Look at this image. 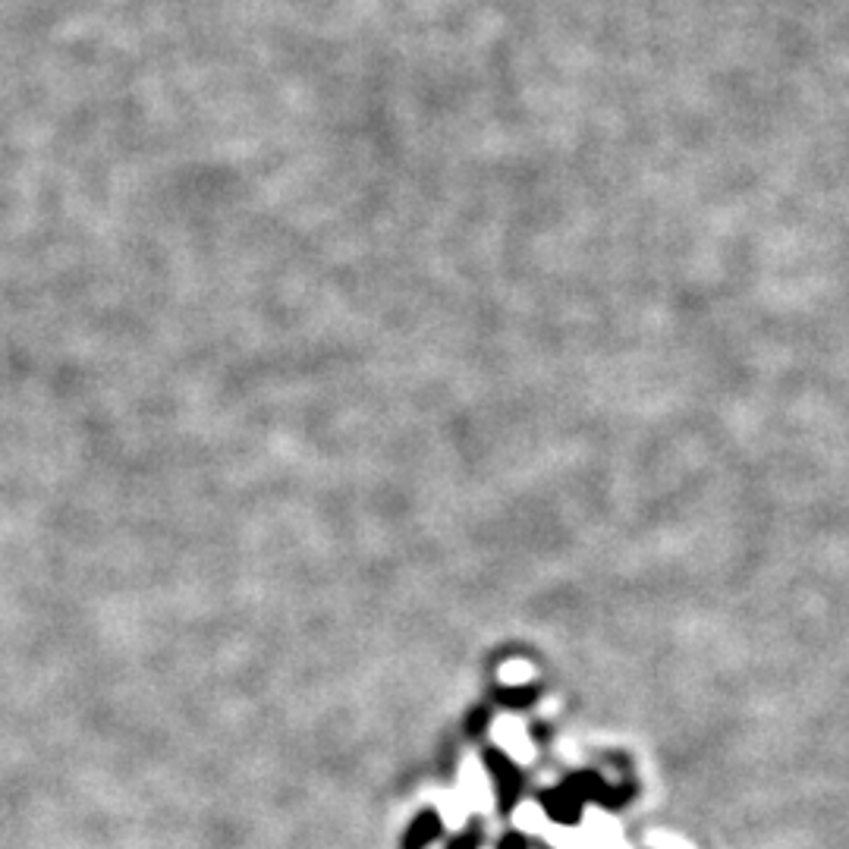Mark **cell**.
<instances>
[{
    "label": "cell",
    "instance_id": "1",
    "mask_svg": "<svg viewBox=\"0 0 849 849\" xmlns=\"http://www.w3.org/2000/svg\"><path fill=\"white\" fill-rule=\"evenodd\" d=\"M488 765H491V774H494V780H497L500 796L513 802V799H516V790H519V774H516V768L510 765L504 755H497V752L488 755Z\"/></svg>",
    "mask_w": 849,
    "mask_h": 849
},
{
    "label": "cell",
    "instance_id": "2",
    "mask_svg": "<svg viewBox=\"0 0 849 849\" xmlns=\"http://www.w3.org/2000/svg\"><path fill=\"white\" fill-rule=\"evenodd\" d=\"M497 699L504 705H529V702L538 699V689H532V686L529 689H500Z\"/></svg>",
    "mask_w": 849,
    "mask_h": 849
}]
</instances>
